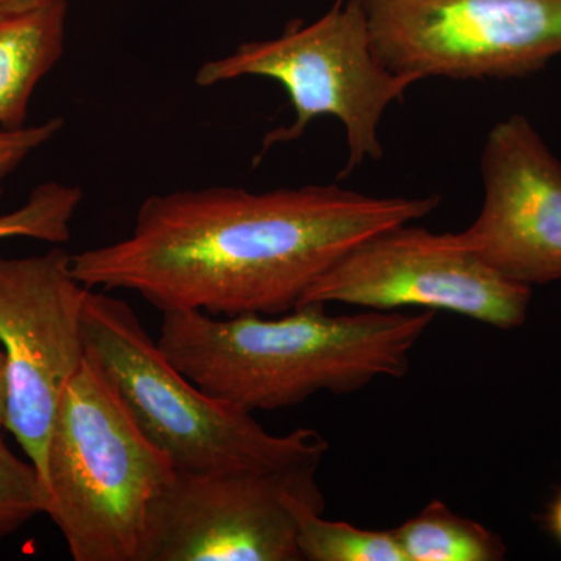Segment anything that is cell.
Wrapping results in <instances>:
<instances>
[{
  "label": "cell",
  "instance_id": "1",
  "mask_svg": "<svg viewBox=\"0 0 561 561\" xmlns=\"http://www.w3.org/2000/svg\"><path fill=\"white\" fill-rule=\"evenodd\" d=\"M440 197H371L337 184L154 194L127 238L72 254L90 289L130 290L165 311L280 316L351 249L423 219Z\"/></svg>",
  "mask_w": 561,
  "mask_h": 561
},
{
  "label": "cell",
  "instance_id": "2",
  "mask_svg": "<svg viewBox=\"0 0 561 561\" xmlns=\"http://www.w3.org/2000/svg\"><path fill=\"white\" fill-rule=\"evenodd\" d=\"M435 311L331 316L320 302L278 319L162 312L158 346L210 397L247 412L278 411L328 391L348 394L401 378Z\"/></svg>",
  "mask_w": 561,
  "mask_h": 561
},
{
  "label": "cell",
  "instance_id": "3",
  "mask_svg": "<svg viewBox=\"0 0 561 561\" xmlns=\"http://www.w3.org/2000/svg\"><path fill=\"white\" fill-rule=\"evenodd\" d=\"M81 320L88 353L176 471L280 470L323 460L328 442L319 432L273 435L253 413L192 382L173 367L128 302L90 289Z\"/></svg>",
  "mask_w": 561,
  "mask_h": 561
},
{
  "label": "cell",
  "instance_id": "4",
  "mask_svg": "<svg viewBox=\"0 0 561 561\" xmlns=\"http://www.w3.org/2000/svg\"><path fill=\"white\" fill-rule=\"evenodd\" d=\"M172 461L140 431L88 353L55 413L46 515L76 561H138L151 501Z\"/></svg>",
  "mask_w": 561,
  "mask_h": 561
},
{
  "label": "cell",
  "instance_id": "5",
  "mask_svg": "<svg viewBox=\"0 0 561 561\" xmlns=\"http://www.w3.org/2000/svg\"><path fill=\"white\" fill-rule=\"evenodd\" d=\"M242 77L278 81L294 106V122L264 136L260 158L276 144L301 138L317 117L331 116L342 122L348 146L342 176L382 157L383 114L416 83L376 58L364 0H335L312 24L295 21L278 38L243 43L227 57L206 61L195 81L213 87Z\"/></svg>",
  "mask_w": 561,
  "mask_h": 561
},
{
  "label": "cell",
  "instance_id": "6",
  "mask_svg": "<svg viewBox=\"0 0 561 561\" xmlns=\"http://www.w3.org/2000/svg\"><path fill=\"white\" fill-rule=\"evenodd\" d=\"M319 467L175 470L151 501L138 561H302L300 515L327 508Z\"/></svg>",
  "mask_w": 561,
  "mask_h": 561
},
{
  "label": "cell",
  "instance_id": "7",
  "mask_svg": "<svg viewBox=\"0 0 561 561\" xmlns=\"http://www.w3.org/2000/svg\"><path fill=\"white\" fill-rule=\"evenodd\" d=\"M373 51L420 81L508 79L561 55V0H364Z\"/></svg>",
  "mask_w": 561,
  "mask_h": 561
},
{
  "label": "cell",
  "instance_id": "8",
  "mask_svg": "<svg viewBox=\"0 0 561 561\" xmlns=\"http://www.w3.org/2000/svg\"><path fill=\"white\" fill-rule=\"evenodd\" d=\"M530 286L491 271L453 232L398 225L357 243L302 295L300 305L368 311H446L508 331L526 321Z\"/></svg>",
  "mask_w": 561,
  "mask_h": 561
},
{
  "label": "cell",
  "instance_id": "9",
  "mask_svg": "<svg viewBox=\"0 0 561 561\" xmlns=\"http://www.w3.org/2000/svg\"><path fill=\"white\" fill-rule=\"evenodd\" d=\"M70 262L72 254L58 247L35 256H0L5 427L27 454L44 489L55 413L87 357L81 317L90 287L76 278Z\"/></svg>",
  "mask_w": 561,
  "mask_h": 561
},
{
  "label": "cell",
  "instance_id": "10",
  "mask_svg": "<svg viewBox=\"0 0 561 561\" xmlns=\"http://www.w3.org/2000/svg\"><path fill=\"white\" fill-rule=\"evenodd\" d=\"M478 219L453 232L491 271L515 283L561 279V162L519 114L494 125L483 147Z\"/></svg>",
  "mask_w": 561,
  "mask_h": 561
},
{
  "label": "cell",
  "instance_id": "11",
  "mask_svg": "<svg viewBox=\"0 0 561 561\" xmlns=\"http://www.w3.org/2000/svg\"><path fill=\"white\" fill-rule=\"evenodd\" d=\"M68 2L0 11V130L25 127L36 87L61 60Z\"/></svg>",
  "mask_w": 561,
  "mask_h": 561
},
{
  "label": "cell",
  "instance_id": "12",
  "mask_svg": "<svg viewBox=\"0 0 561 561\" xmlns=\"http://www.w3.org/2000/svg\"><path fill=\"white\" fill-rule=\"evenodd\" d=\"M393 534L405 561H500L507 552L496 534L442 501L430 502Z\"/></svg>",
  "mask_w": 561,
  "mask_h": 561
},
{
  "label": "cell",
  "instance_id": "13",
  "mask_svg": "<svg viewBox=\"0 0 561 561\" xmlns=\"http://www.w3.org/2000/svg\"><path fill=\"white\" fill-rule=\"evenodd\" d=\"M323 513L300 515L298 548L302 561H405L393 530H365L353 524L328 522Z\"/></svg>",
  "mask_w": 561,
  "mask_h": 561
},
{
  "label": "cell",
  "instance_id": "14",
  "mask_svg": "<svg viewBox=\"0 0 561 561\" xmlns=\"http://www.w3.org/2000/svg\"><path fill=\"white\" fill-rule=\"evenodd\" d=\"M83 191L77 186L49 181L32 191L21 208L0 216V241L31 238L49 243L70 239V221L79 209Z\"/></svg>",
  "mask_w": 561,
  "mask_h": 561
},
{
  "label": "cell",
  "instance_id": "15",
  "mask_svg": "<svg viewBox=\"0 0 561 561\" xmlns=\"http://www.w3.org/2000/svg\"><path fill=\"white\" fill-rule=\"evenodd\" d=\"M47 502L49 494L36 468L18 459L0 437V538L46 513Z\"/></svg>",
  "mask_w": 561,
  "mask_h": 561
},
{
  "label": "cell",
  "instance_id": "16",
  "mask_svg": "<svg viewBox=\"0 0 561 561\" xmlns=\"http://www.w3.org/2000/svg\"><path fill=\"white\" fill-rule=\"evenodd\" d=\"M62 125L65 121L55 117L20 130H0V187L7 176L27 160L28 154L54 139L62 130Z\"/></svg>",
  "mask_w": 561,
  "mask_h": 561
},
{
  "label": "cell",
  "instance_id": "17",
  "mask_svg": "<svg viewBox=\"0 0 561 561\" xmlns=\"http://www.w3.org/2000/svg\"><path fill=\"white\" fill-rule=\"evenodd\" d=\"M546 527L551 531L552 537L561 545V491L556 500L549 505V511L545 516Z\"/></svg>",
  "mask_w": 561,
  "mask_h": 561
},
{
  "label": "cell",
  "instance_id": "18",
  "mask_svg": "<svg viewBox=\"0 0 561 561\" xmlns=\"http://www.w3.org/2000/svg\"><path fill=\"white\" fill-rule=\"evenodd\" d=\"M68 0H0V11H24L54 5Z\"/></svg>",
  "mask_w": 561,
  "mask_h": 561
},
{
  "label": "cell",
  "instance_id": "19",
  "mask_svg": "<svg viewBox=\"0 0 561 561\" xmlns=\"http://www.w3.org/2000/svg\"><path fill=\"white\" fill-rule=\"evenodd\" d=\"M7 415V359L5 351L0 345V431L5 427Z\"/></svg>",
  "mask_w": 561,
  "mask_h": 561
}]
</instances>
